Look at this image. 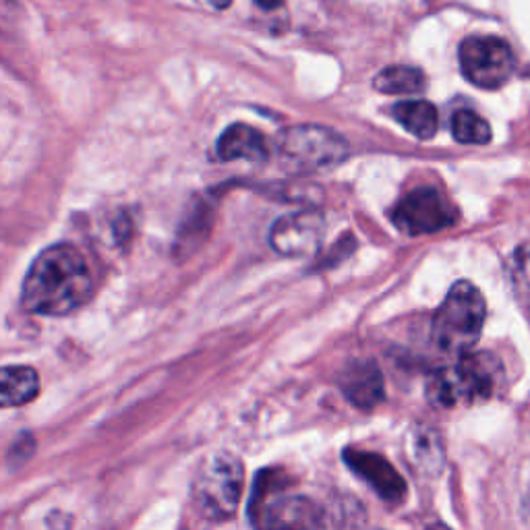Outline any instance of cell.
<instances>
[{
    "mask_svg": "<svg viewBox=\"0 0 530 530\" xmlns=\"http://www.w3.org/2000/svg\"><path fill=\"white\" fill-rule=\"evenodd\" d=\"M92 292L94 280L83 253L69 243H58L44 249L27 270L21 305L36 315L63 317L90 301Z\"/></svg>",
    "mask_w": 530,
    "mask_h": 530,
    "instance_id": "cell-1",
    "label": "cell"
},
{
    "mask_svg": "<svg viewBox=\"0 0 530 530\" xmlns=\"http://www.w3.org/2000/svg\"><path fill=\"white\" fill-rule=\"evenodd\" d=\"M425 530H452V528H448L446 524H431V526H427Z\"/></svg>",
    "mask_w": 530,
    "mask_h": 530,
    "instance_id": "cell-21",
    "label": "cell"
},
{
    "mask_svg": "<svg viewBox=\"0 0 530 530\" xmlns=\"http://www.w3.org/2000/svg\"><path fill=\"white\" fill-rule=\"evenodd\" d=\"M506 379L504 365L491 352H468L454 365L437 369L427 381V400L441 410L491 400Z\"/></svg>",
    "mask_w": 530,
    "mask_h": 530,
    "instance_id": "cell-2",
    "label": "cell"
},
{
    "mask_svg": "<svg viewBox=\"0 0 530 530\" xmlns=\"http://www.w3.org/2000/svg\"><path fill=\"white\" fill-rule=\"evenodd\" d=\"M394 226L408 237H421L450 228L458 220L452 201L433 187H421L406 193L394 208Z\"/></svg>",
    "mask_w": 530,
    "mask_h": 530,
    "instance_id": "cell-8",
    "label": "cell"
},
{
    "mask_svg": "<svg viewBox=\"0 0 530 530\" xmlns=\"http://www.w3.org/2000/svg\"><path fill=\"white\" fill-rule=\"evenodd\" d=\"M485 317L487 305L481 290L466 280L456 282L433 317V344L446 355H468L481 338Z\"/></svg>",
    "mask_w": 530,
    "mask_h": 530,
    "instance_id": "cell-3",
    "label": "cell"
},
{
    "mask_svg": "<svg viewBox=\"0 0 530 530\" xmlns=\"http://www.w3.org/2000/svg\"><path fill=\"white\" fill-rule=\"evenodd\" d=\"M344 462L352 473L363 483H367L381 499H386V502L400 504L406 497V483L388 458L367 450L346 448Z\"/></svg>",
    "mask_w": 530,
    "mask_h": 530,
    "instance_id": "cell-10",
    "label": "cell"
},
{
    "mask_svg": "<svg viewBox=\"0 0 530 530\" xmlns=\"http://www.w3.org/2000/svg\"><path fill=\"white\" fill-rule=\"evenodd\" d=\"M216 152L220 160L234 162V160H247L253 164H263L268 160V145L265 137L245 123L230 125L218 139Z\"/></svg>",
    "mask_w": 530,
    "mask_h": 530,
    "instance_id": "cell-12",
    "label": "cell"
},
{
    "mask_svg": "<svg viewBox=\"0 0 530 530\" xmlns=\"http://www.w3.org/2000/svg\"><path fill=\"white\" fill-rule=\"evenodd\" d=\"M348 156L346 139L321 125H299L282 131L278 141L280 166L299 176L328 172Z\"/></svg>",
    "mask_w": 530,
    "mask_h": 530,
    "instance_id": "cell-5",
    "label": "cell"
},
{
    "mask_svg": "<svg viewBox=\"0 0 530 530\" xmlns=\"http://www.w3.org/2000/svg\"><path fill=\"white\" fill-rule=\"evenodd\" d=\"M40 394V377L32 367H5L0 379V402L5 408L23 406Z\"/></svg>",
    "mask_w": 530,
    "mask_h": 530,
    "instance_id": "cell-13",
    "label": "cell"
},
{
    "mask_svg": "<svg viewBox=\"0 0 530 530\" xmlns=\"http://www.w3.org/2000/svg\"><path fill=\"white\" fill-rule=\"evenodd\" d=\"M394 119L417 139H431L437 133L439 114L437 108L427 100H406L394 106Z\"/></svg>",
    "mask_w": 530,
    "mask_h": 530,
    "instance_id": "cell-14",
    "label": "cell"
},
{
    "mask_svg": "<svg viewBox=\"0 0 530 530\" xmlns=\"http://www.w3.org/2000/svg\"><path fill=\"white\" fill-rule=\"evenodd\" d=\"M452 135L464 145H485L491 141L489 123L473 110H458L452 116Z\"/></svg>",
    "mask_w": 530,
    "mask_h": 530,
    "instance_id": "cell-16",
    "label": "cell"
},
{
    "mask_svg": "<svg viewBox=\"0 0 530 530\" xmlns=\"http://www.w3.org/2000/svg\"><path fill=\"white\" fill-rule=\"evenodd\" d=\"M255 3L265 11H274L284 3V0H255Z\"/></svg>",
    "mask_w": 530,
    "mask_h": 530,
    "instance_id": "cell-19",
    "label": "cell"
},
{
    "mask_svg": "<svg viewBox=\"0 0 530 530\" xmlns=\"http://www.w3.org/2000/svg\"><path fill=\"white\" fill-rule=\"evenodd\" d=\"M373 87L377 92L388 94V96H408V94L425 92L427 79H425V73L417 67L394 65L375 75Z\"/></svg>",
    "mask_w": 530,
    "mask_h": 530,
    "instance_id": "cell-15",
    "label": "cell"
},
{
    "mask_svg": "<svg viewBox=\"0 0 530 530\" xmlns=\"http://www.w3.org/2000/svg\"><path fill=\"white\" fill-rule=\"evenodd\" d=\"M230 3H232V0H210V5H212L214 9H218V11H224Z\"/></svg>",
    "mask_w": 530,
    "mask_h": 530,
    "instance_id": "cell-20",
    "label": "cell"
},
{
    "mask_svg": "<svg viewBox=\"0 0 530 530\" xmlns=\"http://www.w3.org/2000/svg\"><path fill=\"white\" fill-rule=\"evenodd\" d=\"M338 386L346 400L359 410H373L386 396L384 375L369 359L348 363L338 377Z\"/></svg>",
    "mask_w": 530,
    "mask_h": 530,
    "instance_id": "cell-11",
    "label": "cell"
},
{
    "mask_svg": "<svg viewBox=\"0 0 530 530\" xmlns=\"http://www.w3.org/2000/svg\"><path fill=\"white\" fill-rule=\"evenodd\" d=\"M323 234H326V220L319 212H292L274 222L270 245L282 257H311L319 251Z\"/></svg>",
    "mask_w": 530,
    "mask_h": 530,
    "instance_id": "cell-9",
    "label": "cell"
},
{
    "mask_svg": "<svg viewBox=\"0 0 530 530\" xmlns=\"http://www.w3.org/2000/svg\"><path fill=\"white\" fill-rule=\"evenodd\" d=\"M510 282L520 305L530 307V253L520 249L510 261Z\"/></svg>",
    "mask_w": 530,
    "mask_h": 530,
    "instance_id": "cell-17",
    "label": "cell"
},
{
    "mask_svg": "<svg viewBox=\"0 0 530 530\" xmlns=\"http://www.w3.org/2000/svg\"><path fill=\"white\" fill-rule=\"evenodd\" d=\"M257 530H321L326 522L321 506L307 495L272 493L270 481H257L251 506Z\"/></svg>",
    "mask_w": 530,
    "mask_h": 530,
    "instance_id": "cell-6",
    "label": "cell"
},
{
    "mask_svg": "<svg viewBox=\"0 0 530 530\" xmlns=\"http://www.w3.org/2000/svg\"><path fill=\"white\" fill-rule=\"evenodd\" d=\"M245 489V468L241 458L218 452L201 462L193 481V504L197 512L214 522H222L237 512Z\"/></svg>",
    "mask_w": 530,
    "mask_h": 530,
    "instance_id": "cell-4",
    "label": "cell"
},
{
    "mask_svg": "<svg viewBox=\"0 0 530 530\" xmlns=\"http://www.w3.org/2000/svg\"><path fill=\"white\" fill-rule=\"evenodd\" d=\"M460 71L481 90H499L506 85L516 69L512 46L497 36L466 38L458 48Z\"/></svg>",
    "mask_w": 530,
    "mask_h": 530,
    "instance_id": "cell-7",
    "label": "cell"
},
{
    "mask_svg": "<svg viewBox=\"0 0 530 530\" xmlns=\"http://www.w3.org/2000/svg\"><path fill=\"white\" fill-rule=\"evenodd\" d=\"M415 458L427 470L441 468V462H444V450H441V441L433 433V429H425V431L417 433Z\"/></svg>",
    "mask_w": 530,
    "mask_h": 530,
    "instance_id": "cell-18",
    "label": "cell"
}]
</instances>
